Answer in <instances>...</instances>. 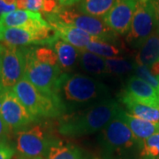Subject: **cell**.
<instances>
[{"mask_svg":"<svg viewBox=\"0 0 159 159\" xmlns=\"http://www.w3.org/2000/svg\"><path fill=\"white\" fill-rule=\"evenodd\" d=\"M0 116L9 129L16 133L38 120L27 110L11 89L4 90L0 96Z\"/></svg>","mask_w":159,"mask_h":159,"instance_id":"9","label":"cell"},{"mask_svg":"<svg viewBox=\"0 0 159 159\" xmlns=\"http://www.w3.org/2000/svg\"><path fill=\"white\" fill-rule=\"evenodd\" d=\"M3 91H4V89H3V88H2V86H1V83H0V96H1V94H2Z\"/></svg>","mask_w":159,"mask_h":159,"instance_id":"38","label":"cell"},{"mask_svg":"<svg viewBox=\"0 0 159 159\" xmlns=\"http://www.w3.org/2000/svg\"><path fill=\"white\" fill-rule=\"evenodd\" d=\"M1 64H2V51H1V45H0V72H1Z\"/></svg>","mask_w":159,"mask_h":159,"instance_id":"37","label":"cell"},{"mask_svg":"<svg viewBox=\"0 0 159 159\" xmlns=\"http://www.w3.org/2000/svg\"><path fill=\"white\" fill-rule=\"evenodd\" d=\"M57 1H58V4L61 6L70 7V6H73L76 4H78L82 0H57Z\"/></svg>","mask_w":159,"mask_h":159,"instance_id":"32","label":"cell"},{"mask_svg":"<svg viewBox=\"0 0 159 159\" xmlns=\"http://www.w3.org/2000/svg\"><path fill=\"white\" fill-rule=\"evenodd\" d=\"M101 142L107 150L118 153L141 143L129 127L117 117L101 131Z\"/></svg>","mask_w":159,"mask_h":159,"instance_id":"11","label":"cell"},{"mask_svg":"<svg viewBox=\"0 0 159 159\" xmlns=\"http://www.w3.org/2000/svg\"><path fill=\"white\" fill-rule=\"evenodd\" d=\"M19 100L36 119L61 117L66 110L57 98L40 92L25 77L11 89Z\"/></svg>","mask_w":159,"mask_h":159,"instance_id":"3","label":"cell"},{"mask_svg":"<svg viewBox=\"0 0 159 159\" xmlns=\"http://www.w3.org/2000/svg\"><path fill=\"white\" fill-rule=\"evenodd\" d=\"M85 51L97 54L104 58H110V57H117L123 55L125 53V48L122 43H115L102 40H97L89 43L86 47Z\"/></svg>","mask_w":159,"mask_h":159,"instance_id":"21","label":"cell"},{"mask_svg":"<svg viewBox=\"0 0 159 159\" xmlns=\"http://www.w3.org/2000/svg\"><path fill=\"white\" fill-rule=\"evenodd\" d=\"M107 65V74L113 75H125L134 72L135 61H132L125 57H117L105 58Z\"/></svg>","mask_w":159,"mask_h":159,"instance_id":"24","label":"cell"},{"mask_svg":"<svg viewBox=\"0 0 159 159\" xmlns=\"http://www.w3.org/2000/svg\"><path fill=\"white\" fill-rule=\"evenodd\" d=\"M59 6L57 0H43L41 13H51Z\"/></svg>","mask_w":159,"mask_h":159,"instance_id":"28","label":"cell"},{"mask_svg":"<svg viewBox=\"0 0 159 159\" xmlns=\"http://www.w3.org/2000/svg\"><path fill=\"white\" fill-rule=\"evenodd\" d=\"M46 159H86L83 151L73 144L57 141L50 148Z\"/></svg>","mask_w":159,"mask_h":159,"instance_id":"22","label":"cell"},{"mask_svg":"<svg viewBox=\"0 0 159 159\" xmlns=\"http://www.w3.org/2000/svg\"><path fill=\"white\" fill-rule=\"evenodd\" d=\"M15 153L14 148L6 142L0 143V159H11Z\"/></svg>","mask_w":159,"mask_h":159,"instance_id":"27","label":"cell"},{"mask_svg":"<svg viewBox=\"0 0 159 159\" xmlns=\"http://www.w3.org/2000/svg\"><path fill=\"white\" fill-rule=\"evenodd\" d=\"M56 39L50 26L36 29L23 28H0V42L6 45L23 46L29 44L50 45Z\"/></svg>","mask_w":159,"mask_h":159,"instance_id":"10","label":"cell"},{"mask_svg":"<svg viewBox=\"0 0 159 159\" xmlns=\"http://www.w3.org/2000/svg\"><path fill=\"white\" fill-rule=\"evenodd\" d=\"M159 60V30L156 29L137 51L134 57L136 65L151 67Z\"/></svg>","mask_w":159,"mask_h":159,"instance_id":"18","label":"cell"},{"mask_svg":"<svg viewBox=\"0 0 159 159\" xmlns=\"http://www.w3.org/2000/svg\"><path fill=\"white\" fill-rule=\"evenodd\" d=\"M24 55L25 71L23 77H25L40 92L59 99L58 89L64 74L59 66H52L38 60L34 57L33 47H24Z\"/></svg>","mask_w":159,"mask_h":159,"instance_id":"4","label":"cell"},{"mask_svg":"<svg viewBox=\"0 0 159 159\" xmlns=\"http://www.w3.org/2000/svg\"><path fill=\"white\" fill-rule=\"evenodd\" d=\"M42 124L26 127L16 133V149L22 159H46L51 147L57 142Z\"/></svg>","mask_w":159,"mask_h":159,"instance_id":"6","label":"cell"},{"mask_svg":"<svg viewBox=\"0 0 159 159\" xmlns=\"http://www.w3.org/2000/svg\"><path fill=\"white\" fill-rule=\"evenodd\" d=\"M50 26L39 11L29 10L15 11L1 15L0 28H23L36 29Z\"/></svg>","mask_w":159,"mask_h":159,"instance_id":"15","label":"cell"},{"mask_svg":"<svg viewBox=\"0 0 159 159\" xmlns=\"http://www.w3.org/2000/svg\"><path fill=\"white\" fill-rule=\"evenodd\" d=\"M19 159H22V158H19Z\"/></svg>","mask_w":159,"mask_h":159,"instance_id":"40","label":"cell"},{"mask_svg":"<svg viewBox=\"0 0 159 159\" xmlns=\"http://www.w3.org/2000/svg\"><path fill=\"white\" fill-rule=\"evenodd\" d=\"M0 45L2 51L0 83L4 90H10L24 76V47L6 45L5 43H0Z\"/></svg>","mask_w":159,"mask_h":159,"instance_id":"8","label":"cell"},{"mask_svg":"<svg viewBox=\"0 0 159 159\" xmlns=\"http://www.w3.org/2000/svg\"><path fill=\"white\" fill-rule=\"evenodd\" d=\"M50 47L56 52L59 67L63 73L69 74L79 63L80 50L56 37Z\"/></svg>","mask_w":159,"mask_h":159,"instance_id":"17","label":"cell"},{"mask_svg":"<svg viewBox=\"0 0 159 159\" xmlns=\"http://www.w3.org/2000/svg\"><path fill=\"white\" fill-rule=\"evenodd\" d=\"M138 1H146V0H138Z\"/></svg>","mask_w":159,"mask_h":159,"instance_id":"39","label":"cell"},{"mask_svg":"<svg viewBox=\"0 0 159 159\" xmlns=\"http://www.w3.org/2000/svg\"><path fill=\"white\" fill-rule=\"evenodd\" d=\"M141 155L145 159H159V133L142 142Z\"/></svg>","mask_w":159,"mask_h":159,"instance_id":"25","label":"cell"},{"mask_svg":"<svg viewBox=\"0 0 159 159\" xmlns=\"http://www.w3.org/2000/svg\"><path fill=\"white\" fill-rule=\"evenodd\" d=\"M115 0H82L76 9L81 13L102 19L111 9Z\"/></svg>","mask_w":159,"mask_h":159,"instance_id":"23","label":"cell"},{"mask_svg":"<svg viewBox=\"0 0 159 159\" xmlns=\"http://www.w3.org/2000/svg\"><path fill=\"white\" fill-rule=\"evenodd\" d=\"M149 70L151 72V74H153L156 78L159 80V60L157 62H156L154 65L151 66V67H149Z\"/></svg>","mask_w":159,"mask_h":159,"instance_id":"34","label":"cell"},{"mask_svg":"<svg viewBox=\"0 0 159 159\" xmlns=\"http://www.w3.org/2000/svg\"><path fill=\"white\" fill-rule=\"evenodd\" d=\"M33 52L34 57L40 61L51 64L52 66H59L57 54L51 47H47V46L33 47Z\"/></svg>","mask_w":159,"mask_h":159,"instance_id":"26","label":"cell"},{"mask_svg":"<svg viewBox=\"0 0 159 159\" xmlns=\"http://www.w3.org/2000/svg\"><path fill=\"white\" fill-rule=\"evenodd\" d=\"M48 14L61 22L76 27L102 41L121 43L119 34L107 27L102 19L81 13L76 8L65 7L59 5L55 11Z\"/></svg>","mask_w":159,"mask_h":159,"instance_id":"5","label":"cell"},{"mask_svg":"<svg viewBox=\"0 0 159 159\" xmlns=\"http://www.w3.org/2000/svg\"><path fill=\"white\" fill-rule=\"evenodd\" d=\"M10 132H11V130L9 129V127L5 123L2 117L0 116V143L6 142L7 138L9 136Z\"/></svg>","mask_w":159,"mask_h":159,"instance_id":"29","label":"cell"},{"mask_svg":"<svg viewBox=\"0 0 159 159\" xmlns=\"http://www.w3.org/2000/svg\"><path fill=\"white\" fill-rule=\"evenodd\" d=\"M137 4L138 0H115L111 9L102 18V21L116 34H126Z\"/></svg>","mask_w":159,"mask_h":159,"instance_id":"12","label":"cell"},{"mask_svg":"<svg viewBox=\"0 0 159 159\" xmlns=\"http://www.w3.org/2000/svg\"><path fill=\"white\" fill-rule=\"evenodd\" d=\"M58 97L66 111L84 105H93L110 97L107 86L81 74H63Z\"/></svg>","mask_w":159,"mask_h":159,"instance_id":"2","label":"cell"},{"mask_svg":"<svg viewBox=\"0 0 159 159\" xmlns=\"http://www.w3.org/2000/svg\"><path fill=\"white\" fill-rule=\"evenodd\" d=\"M119 101L122 102L129 111V113L139 119L150 122L159 123V109L148 106L138 102L124 95L119 96Z\"/></svg>","mask_w":159,"mask_h":159,"instance_id":"19","label":"cell"},{"mask_svg":"<svg viewBox=\"0 0 159 159\" xmlns=\"http://www.w3.org/2000/svg\"><path fill=\"white\" fill-rule=\"evenodd\" d=\"M42 15L50 25L57 38L63 40L64 42L73 45L80 51H85L87 45L91 42L102 40L76 27L61 22L51 17L48 13H42Z\"/></svg>","mask_w":159,"mask_h":159,"instance_id":"13","label":"cell"},{"mask_svg":"<svg viewBox=\"0 0 159 159\" xmlns=\"http://www.w3.org/2000/svg\"><path fill=\"white\" fill-rule=\"evenodd\" d=\"M155 10V14H156V19H157V29L159 30V0H151Z\"/></svg>","mask_w":159,"mask_h":159,"instance_id":"33","label":"cell"},{"mask_svg":"<svg viewBox=\"0 0 159 159\" xmlns=\"http://www.w3.org/2000/svg\"><path fill=\"white\" fill-rule=\"evenodd\" d=\"M96 159H99V158H96Z\"/></svg>","mask_w":159,"mask_h":159,"instance_id":"41","label":"cell"},{"mask_svg":"<svg viewBox=\"0 0 159 159\" xmlns=\"http://www.w3.org/2000/svg\"><path fill=\"white\" fill-rule=\"evenodd\" d=\"M6 5L8 6H13V5H16V0H3Z\"/></svg>","mask_w":159,"mask_h":159,"instance_id":"36","label":"cell"},{"mask_svg":"<svg viewBox=\"0 0 159 159\" xmlns=\"http://www.w3.org/2000/svg\"><path fill=\"white\" fill-rule=\"evenodd\" d=\"M17 9L16 5L13 6H8L3 0H0V15H4L6 13H9L11 11H15Z\"/></svg>","mask_w":159,"mask_h":159,"instance_id":"31","label":"cell"},{"mask_svg":"<svg viewBox=\"0 0 159 159\" xmlns=\"http://www.w3.org/2000/svg\"><path fill=\"white\" fill-rule=\"evenodd\" d=\"M80 66L91 75L107 74L106 59L88 51H80Z\"/></svg>","mask_w":159,"mask_h":159,"instance_id":"20","label":"cell"},{"mask_svg":"<svg viewBox=\"0 0 159 159\" xmlns=\"http://www.w3.org/2000/svg\"><path fill=\"white\" fill-rule=\"evenodd\" d=\"M157 29V19L152 1H138L130 29L125 34V42L132 48L139 49Z\"/></svg>","mask_w":159,"mask_h":159,"instance_id":"7","label":"cell"},{"mask_svg":"<svg viewBox=\"0 0 159 159\" xmlns=\"http://www.w3.org/2000/svg\"><path fill=\"white\" fill-rule=\"evenodd\" d=\"M28 0H16V7L19 10H26Z\"/></svg>","mask_w":159,"mask_h":159,"instance_id":"35","label":"cell"},{"mask_svg":"<svg viewBox=\"0 0 159 159\" xmlns=\"http://www.w3.org/2000/svg\"><path fill=\"white\" fill-rule=\"evenodd\" d=\"M120 110L119 102L109 97L80 111L62 115L57 130L60 134L68 137L91 134L102 131Z\"/></svg>","mask_w":159,"mask_h":159,"instance_id":"1","label":"cell"},{"mask_svg":"<svg viewBox=\"0 0 159 159\" xmlns=\"http://www.w3.org/2000/svg\"><path fill=\"white\" fill-rule=\"evenodd\" d=\"M43 4V0H28L27 9L32 11H42Z\"/></svg>","mask_w":159,"mask_h":159,"instance_id":"30","label":"cell"},{"mask_svg":"<svg viewBox=\"0 0 159 159\" xmlns=\"http://www.w3.org/2000/svg\"><path fill=\"white\" fill-rule=\"evenodd\" d=\"M142 104L159 109V93L136 75H131L120 93Z\"/></svg>","mask_w":159,"mask_h":159,"instance_id":"14","label":"cell"},{"mask_svg":"<svg viewBox=\"0 0 159 159\" xmlns=\"http://www.w3.org/2000/svg\"><path fill=\"white\" fill-rule=\"evenodd\" d=\"M117 118L121 119L129 127L134 135L141 143L148 137L159 133V123L139 119L129 112L125 111L122 108L117 114Z\"/></svg>","mask_w":159,"mask_h":159,"instance_id":"16","label":"cell"}]
</instances>
